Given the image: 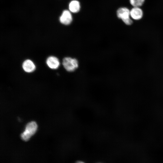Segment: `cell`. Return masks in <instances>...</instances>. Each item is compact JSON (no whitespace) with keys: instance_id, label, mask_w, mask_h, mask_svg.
<instances>
[{"instance_id":"obj_1","label":"cell","mask_w":163,"mask_h":163,"mask_svg":"<svg viewBox=\"0 0 163 163\" xmlns=\"http://www.w3.org/2000/svg\"><path fill=\"white\" fill-rule=\"evenodd\" d=\"M117 15L126 25H130L132 24L133 20L130 17V10L128 8L126 7L119 8L117 11Z\"/></svg>"},{"instance_id":"obj_2","label":"cell","mask_w":163,"mask_h":163,"mask_svg":"<svg viewBox=\"0 0 163 163\" xmlns=\"http://www.w3.org/2000/svg\"><path fill=\"white\" fill-rule=\"evenodd\" d=\"M37 125L34 121L28 123L26 125L24 132L21 134V136L22 140L27 141L36 132Z\"/></svg>"},{"instance_id":"obj_3","label":"cell","mask_w":163,"mask_h":163,"mask_svg":"<svg viewBox=\"0 0 163 163\" xmlns=\"http://www.w3.org/2000/svg\"><path fill=\"white\" fill-rule=\"evenodd\" d=\"M62 64L65 69L68 72H72L75 71L78 68L79 62L74 58L65 57L63 59Z\"/></svg>"},{"instance_id":"obj_4","label":"cell","mask_w":163,"mask_h":163,"mask_svg":"<svg viewBox=\"0 0 163 163\" xmlns=\"http://www.w3.org/2000/svg\"><path fill=\"white\" fill-rule=\"evenodd\" d=\"M143 12L140 7H133L130 10V16L133 20H139L143 17Z\"/></svg>"},{"instance_id":"obj_5","label":"cell","mask_w":163,"mask_h":163,"mask_svg":"<svg viewBox=\"0 0 163 163\" xmlns=\"http://www.w3.org/2000/svg\"><path fill=\"white\" fill-rule=\"evenodd\" d=\"M60 22L66 25L69 24L72 21V17L70 11L65 10L62 12L60 17Z\"/></svg>"},{"instance_id":"obj_6","label":"cell","mask_w":163,"mask_h":163,"mask_svg":"<svg viewBox=\"0 0 163 163\" xmlns=\"http://www.w3.org/2000/svg\"><path fill=\"white\" fill-rule=\"evenodd\" d=\"M48 66L52 69H56L59 66L60 63L59 59L56 57L50 56L46 60Z\"/></svg>"},{"instance_id":"obj_7","label":"cell","mask_w":163,"mask_h":163,"mask_svg":"<svg viewBox=\"0 0 163 163\" xmlns=\"http://www.w3.org/2000/svg\"><path fill=\"white\" fill-rule=\"evenodd\" d=\"M22 68L25 72L30 73L34 71L36 69V66L32 61L28 59L23 62Z\"/></svg>"},{"instance_id":"obj_8","label":"cell","mask_w":163,"mask_h":163,"mask_svg":"<svg viewBox=\"0 0 163 163\" xmlns=\"http://www.w3.org/2000/svg\"><path fill=\"white\" fill-rule=\"evenodd\" d=\"M69 7L70 12L73 13H77L80 9V3L77 0H72L69 3Z\"/></svg>"},{"instance_id":"obj_9","label":"cell","mask_w":163,"mask_h":163,"mask_svg":"<svg viewBox=\"0 0 163 163\" xmlns=\"http://www.w3.org/2000/svg\"><path fill=\"white\" fill-rule=\"evenodd\" d=\"M145 0H129L133 7H141L144 3Z\"/></svg>"}]
</instances>
